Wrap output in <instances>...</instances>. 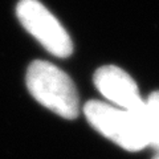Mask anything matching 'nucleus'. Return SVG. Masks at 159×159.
Segmentation results:
<instances>
[{
    "instance_id": "obj_6",
    "label": "nucleus",
    "mask_w": 159,
    "mask_h": 159,
    "mask_svg": "<svg viewBox=\"0 0 159 159\" xmlns=\"http://www.w3.org/2000/svg\"><path fill=\"white\" fill-rule=\"evenodd\" d=\"M146 102H147V105L152 109V110H155L157 113H159V92L151 93Z\"/></svg>"
},
{
    "instance_id": "obj_1",
    "label": "nucleus",
    "mask_w": 159,
    "mask_h": 159,
    "mask_svg": "<svg viewBox=\"0 0 159 159\" xmlns=\"http://www.w3.org/2000/svg\"><path fill=\"white\" fill-rule=\"evenodd\" d=\"M27 88L39 103L60 117H78L80 99L70 77L48 61H33L25 76Z\"/></svg>"
},
{
    "instance_id": "obj_7",
    "label": "nucleus",
    "mask_w": 159,
    "mask_h": 159,
    "mask_svg": "<svg viewBox=\"0 0 159 159\" xmlns=\"http://www.w3.org/2000/svg\"><path fill=\"white\" fill-rule=\"evenodd\" d=\"M154 159H159V155H157V157H155V158H154Z\"/></svg>"
},
{
    "instance_id": "obj_2",
    "label": "nucleus",
    "mask_w": 159,
    "mask_h": 159,
    "mask_svg": "<svg viewBox=\"0 0 159 159\" xmlns=\"http://www.w3.org/2000/svg\"><path fill=\"white\" fill-rule=\"evenodd\" d=\"M88 122L101 135L127 151H141L147 146L141 126L130 111L101 101L84 106Z\"/></svg>"
},
{
    "instance_id": "obj_4",
    "label": "nucleus",
    "mask_w": 159,
    "mask_h": 159,
    "mask_svg": "<svg viewBox=\"0 0 159 159\" xmlns=\"http://www.w3.org/2000/svg\"><path fill=\"white\" fill-rule=\"evenodd\" d=\"M94 85L107 101L123 110L133 111L145 103L135 81L116 65L99 68L94 73Z\"/></svg>"
},
{
    "instance_id": "obj_3",
    "label": "nucleus",
    "mask_w": 159,
    "mask_h": 159,
    "mask_svg": "<svg viewBox=\"0 0 159 159\" xmlns=\"http://www.w3.org/2000/svg\"><path fill=\"white\" fill-rule=\"evenodd\" d=\"M20 24L56 57L64 58L73 52V43L66 29L39 0H20L16 7Z\"/></svg>"
},
{
    "instance_id": "obj_5",
    "label": "nucleus",
    "mask_w": 159,
    "mask_h": 159,
    "mask_svg": "<svg viewBox=\"0 0 159 159\" xmlns=\"http://www.w3.org/2000/svg\"><path fill=\"white\" fill-rule=\"evenodd\" d=\"M130 113L137 118L139 126L145 134L147 146H152L159 150V113L152 110L146 101L143 105Z\"/></svg>"
}]
</instances>
